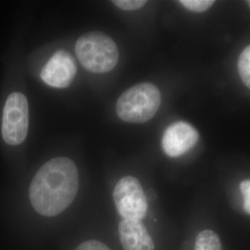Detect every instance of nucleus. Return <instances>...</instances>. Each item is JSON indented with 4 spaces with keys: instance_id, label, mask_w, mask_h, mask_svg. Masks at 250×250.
<instances>
[{
    "instance_id": "nucleus-12",
    "label": "nucleus",
    "mask_w": 250,
    "mask_h": 250,
    "mask_svg": "<svg viewBox=\"0 0 250 250\" xmlns=\"http://www.w3.org/2000/svg\"><path fill=\"white\" fill-rule=\"evenodd\" d=\"M146 1L145 0H115L113 1V4L115 6L124 10H136L141 9L145 6Z\"/></svg>"
},
{
    "instance_id": "nucleus-6",
    "label": "nucleus",
    "mask_w": 250,
    "mask_h": 250,
    "mask_svg": "<svg viewBox=\"0 0 250 250\" xmlns=\"http://www.w3.org/2000/svg\"><path fill=\"white\" fill-rule=\"evenodd\" d=\"M77 72V66L72 55L59 50L50 58L42 69L41 79L49 86L56 88L68 87Z\"/></svg>"
},
{
    "instance_id": "nucleus-5",
    "label": "nucleus",
    "mask_w": 250,
    "mask_h": 250,
    "mask_svg": "<svg viewBox=\"0 0 250 250\" xmlns=\"http://www.w3.org/2000/svg\"><path fill=\"white\" fill-rule=\"evenodd\" d=\"M113 199L118 212L125 220L141 221L146 214V198L140 182L134 176H125L118 182Z\"/></svg>"
},
{
    "instance_id": "nucleus-1",
    "label": "nucleus",
    "mask_w": 250,
    "mask_h": 250,
    "mask_svg": "<svg viewBox=\"0 0 250 250\" xmlns=\"http://www.w3.org/2000/svg\"><path fill=\"white\" fill-rule=\"evenodd\" d=\"M79 174L68 158H55L45 163L33 179L29 197L39 214L53 217L63 212L76 197Z\"/></svg>"
},
{
    "instance_id": "nucleus-14",
    "label": "nucleus",
    "mask_w": 250,
    "mask_h": 250,
    "mask_svg": "<svg viewBox=\"0 0 250 250\" xmlns=\"http://www.w3.org/2000/svg\"><path fill=\"white\" fill-rule=\"evenodd\" d=\"M76 250H110L105 244L97 240L83 242Z\"/></svg>"
},
{
    "instance_id": "nucleus-4",
    "label": "nucleus",
    "mask_w": 250,
    "mask_h": 250,
    "mask_svg": "<svg viewBox=\"0 0 250 250\" xmlns=\"http://www.w3.org/2000/svg\"><path fill=\"white\" fill-rule=\"evenodd\" d=\"M29 127V107L26 97L21 93H12L6 101L2 135L5 142L11 146L22 143L26 138Z\"/></svg>"
},
{
    "instance_id": "nucleus-13",
    "label": "nucleus",
    "mask_w": 250,
    "mask_h": 250,
    "mask_svg": "<svg viewBox=\"0 0 250 250\" xmlns=\"http://www.w3.org/2000/svg\"><path fill=\"white\" fill-rule=\"evenodd\" d=\"M240 190L243 195V205L245 211L250 215V179L245 180L240 184Z\"/></svg>"
},
{
    "instance_id": "nucleus-11",
    "label": "nucleus",
    "mask_w": 250,
    "mask_h": 250,
    "mask_svg": "<svg viewBox=\"0 0 250 250\" xmlns=\"http://www.w3.org/2000/svg\"><path fill=\"white\" fill-rule=\"evenodd\" d=\"M180 3L187 9L194 12H203L212 7V0H182Z\"/></svg>"
},
{
    "instance_id": "nucleus-7",
    "label": "nucleus",
    "mask_w": 250,
    "mask_h": 250,
    "mask_svg": "<svg viewBox=\"0 0 250 250\" xmlns=\"http://www.w3.org/2000/svg\"><path fill=\"white\" fill-rule=\"evenodd\" d=\"M198 136L197 130L188 123H174L163 134L161 141L163 151L170 158L180 157L197 144Z\"/></svg>"
},
{
    "instance_id": "nucleus-8",
    "label": "nucleus",
    "mask_w": 250,
    "mask_h": 250,
    "mask_svg": "<svg viewBox=\"0 0 250 250\" xmlns=\"http://www.w3.org/2000/svg\"><path fill=\"white\" fill-rule=\"evenodd\" d=\"M119 235L124 250H154L150 234L141 221L123 220L119 224Z\"/></svg>"
},
{
    "instance_id": "nucleus-3",
    "label": "nucleus",
    "mask_w": 250,
    "mask_h": 250,
    "mask_svg": "<svg viewBox=\"0 0 250 250\" xmlns=\"http://www.w3.org/2000/svg\"><path fill=\"white\" fill-rule=\"evenodd\" d=\"M161 103V92L156 85L139 83L121 95L116 103L117 115L127 123L143 124L156 115Z\"/></svg>"
},
{
    "instance_id": "nucleus-10",
    "label": "nucleus",
    "mask_w": 250,
    "mask_h": 250,
    "mask_svg": "<svg viewBox=\"0 0 250 250\" xmlns=\"http://www.w3.org/2000/svg\"><path fill=\"white\" fill-rule=\"evenodd\" d=\"M238 72L242 81L250 89V45L243 50L239 57Z\"/></svg>"
},
{
    "instance_id": "nucleus-2",
    "label": "nucleus",
    "mask_w": 250,
    "mask_h": 250,
    "mask_svg": "<svg viewBox=\"0 0 250 250\" xmlns=\"http://www.w3.org/2000/svg\"><path fill=\"white\" fill-rule=\"evenodd\" d=\"M75 52L83 68L95 73L110 72L119 61L115 42L102 32H91L81 36L75 44Z\"/></svg>"
},
{
    "instance_id": "nucleus-9",
    "label": "nucleus",
    "mask_w": 250,
    "mask_h": 250,
    "mask_svg": "<svg viewBox=\"0 0 250 250\" xmlns=\"http://www.w3.org/2000/svg\"><path fill=\"white\" fill-rule=\"evenodd\" d=\"M195 250H223L218 234L210 230H205L197 234Z\"/></svg>"
},
{
    "instance_id": "nucleus-15",
    "label": "nucleus",
    "mask_w": 250,
    "mask_h": 250,
    "mask_svg": "<svg viewBox=\"0 0 250 250\" xmlns=\"http://www.w3.org/2000/svg\"><path fill=\"white\" fill-rule=\"evenodd\" d=\"M249 3H250V2H249Z\"/></svg>"
}]
</instances>
